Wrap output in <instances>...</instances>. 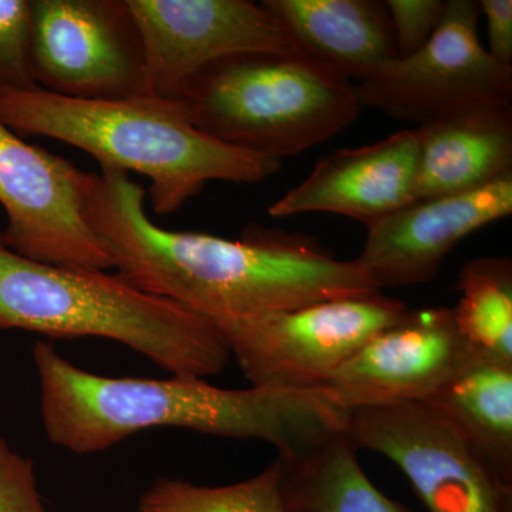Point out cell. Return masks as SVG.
Instances as JSON below:
<instances>
[{"label":"cell","instance_id":"8fae6325","mask_svg":"<svg viewBox=\"0 0 512 512\" xmlns=\"http://www.w3.org/2000/svg\"><path fill=\"white\" fill-rule=\"evenodd\" d=\"M84 171L26 143L0 119L3 232L16 254L46 264L107 271L113 259L83 211Z\"/></svg>","mask_w":512,"mask_h":512},{"label":"cell","instance_id":"cb8c5ba5","mask_svg":"<svg viewBox=\"0 0 512 512\" xmlns=\"http://www.w3.org/2000/svg\"><path fill=\"white\" fill-rule=\"evenodd\" d=\"M480 12L487 19V52L497 62L512 66L511 0H481Z\"/></svg>","mask_w":512,"mask_h":512},{"label":"cell","instance_id":"d6986e66","mask_svg":"<svg viewBox=\"0 0 512 512\" xmlns=\"http://www.w3.org/2000/svg\"><path fill=\"white\" fill-rule=\"evenodd\" d=\"M457 328L476 352L512 362V259L487 256L461 268Z\"/></svg>","mask_w":512,"mask_h":512},{"label":"cell","instance_id":"4fadbf2b","mask_svg":"<svg viewBox=\"0 0 512 512\" xmlns=\"http://www.w3.org/2000/svg\"><path fill=\"white\" fill-rule=\"evenodd\" d=\"M511 212L512 174L476 190L416 200L367 225L356 261L382 291L426 284L461 239Z\"/></svg>","mask_w":512,"mask_h":512},{"label":"cell","instance_id":"603a6c76","mask_svg":"<svg viewBox=\"0 0 512 512\" xmlns=\"http://www.w3.org/2000/svg\"><path fill=\"white\" fill-rule=\"evenodd\" d=\"M0 512H46L35 463L0 436Z\"/></svg>","mask_w":512,"mask_h":512},{"label":"cell","instance_id":"8992f818","mask_svg":"<svg viewBox=\"0 0 512 512\" xmlns=\"http://www.w3.org/2000/svg\"><path fill=\"white\" fill-rule=\"evenodd\" d=\"M383 292L212 323L254 387L316 390L357 350L409 313Z\"/></svg>","mask_w":512,"mask_h":512},{"label":"cell","instance_id":"44dd1931","mask_svg":"<svg viewBox=\"0 0 512 512\" xmlns=\"http://www.w3.org/2000/svg\"><path fill=\"white\" fill-rule=\"evenodd\" d=\"M29 0H0V90L35 89Z\"/></svg>","mask_w":512,"mask_h":512},{"label":"cell","instance_id":"7c38bea8","mask_svg":"<svg viewBox=\"0 0 512 512\" xmlns=\"http://www.w3.org/2000/svg\"><path fill=\"white\" fill-rule=\"evenodd\" d=\"M474 352L457 328L453 308L409 311L367 340L319 392L345 412L427 403Z\"/></svg>","mask_w":512,"mask_h":512},{"label":"cell","instance_id":"52a82bcc","mask_svg":"<svg viewBox=\"0 0 512 512\" xmlns=\"http://www.w3.org/2000/svg\"><path fill=\"white\" fill-rule=\"evenodd\" d=\"M343 431L396 464L429 512H512V481L433 404L349 410Z\"/></svg>","mask_w":512,"mask_h":512},{"label":"cell","instance_id":"ba28073f","mask_svg":"<svg viewBox=\"0 0 512 512\" xmlns=\"http://www.w3.org/2000/svg\"><path fill=\"white\" fill-rule=\"evenodd\" d=\"M37 87L82 100L147 93L143 40L127 0H29Z\"/></svg>","mask_w":512,"mask_h":512},{"label":"cell","instance_id":"9a60e30c","mask_svg":"<svg viewBox=\"0 0 512 512\" xmlns=\"http://www.w3.org/2000/svg\"><path fill=\"white\" fill-rule=\"evenodd\" d=\"M416 131L414 200L476 190L512 174V104L458 111Z\"/></svg>","mask_w":512,"mask_h":512},{"label":"cell","instance_id":"6da1fadb","mask_svg":"<svg viewBox=\"0 0 512 512\" xmlns=\"http://www.w3.org/2000/svg\"><path fill=\"white\" fill-rule=\"evenodd\" d=\"M146 194L117 168L84 173V215L119 275L211 323L382 292L356 259L305 235L252 227L231 241L157 227Z\"/></svg>","mask_w":512,"mask_h":512},{"label":"cell","instance_id":"5bb4252c","mask_svg":"<svg viewBox=\"0 0 512 512\" xmlns=\"http://www.w3.org/2000/svg\"><path fill=\"white\" fill-rule=\"evenodd\" d=\"M417 161L416 128L369 146L343 148L319 160L301 184L269 207L268 214L285 218L328 212L367 227L416 201Z\"/></svg>","mask_w":512,"mask_h":512},{"label":"cell","instance_id":"e0dca14e","mask_svg":"<svg viewBox=\"0 0 512 512\" xmlns=\"http://www.w3.org/2000/svg\"><path fill=\"white\" fill-rule=\"evenodd\" d=\"M345 431L293 457H279L285 512H410L360 466Z\"/></svg>","mask_w":512,"mask_h":512},{"label":"cell","instance_id":"2e32d148","mask_svg":"<svg viewBox=\"0 0 512 512\" xmlns=\"http://www.w3.org/2000/svg\"><path fill=\"white\" fill-rule=\"evenodd\" d=\"M309 59L353 84L397 59L392 22L380 0H264Z\"/></svg>","mask_w":512,"mask_h":512},{"label":"cell","instance_id":"30bf717a","mask_svg":"<svg viewBox=\"0 0 512 512\" xmlns=\"http://www.w3.org/2000/svg\"><path fill=\"white\" fill-rule=\"evenodd\" d=\"M146 56L147 93L178 100L208 64L244 53L308 57L262 3L127 0Z\"/></svg>","mask_w":512,"mask_h":512},{"label":"cell","instance_id":"3957f363","mask_svg":"<svg viewBox=\"0 0 512 512\" xmlns=\"http://www.w3.org/2000/svg\"><path fill=\"white\" fill-rule=\"evenodd\" d=\"M0 119L19 136L55 138L101 167L144 175L160 217L180 211L210 181L261 183L282 165L208 136L192 124L183 101L153 94L82 100L40 87L6 89L0 90Z\"/></svg>","mask_w":512,"mask_h":512},{"label":"cell","instance_id":"7402d4cb","mask_svg":"<svg viewBox=\"0 0 512 512\" xmlns=\"http://www.w3.org/2000/svg\"><path fill=\"white\" fill-rule=\"evenodd\" d=\"M397 59L419 52L429 42L443 18L444 0H387Z\"/></svg>","mask_w":512,"mask_h":512},{"label":"cell","instance_id":"ffe728a7","mask_svg":"<svg viewBox=\"0 0 512 512\" xmlns=\"http://www.w3.org/2000/svg\"><path fill=\"white\" fill-rule=\"evenodd\" d=\"M137 512H285L281 466L275 460L248 480L220 487L158 478L141 495Z\"/></svg>","mask_w":512,"mask_h":512},{"label":"cell","instance_id":"7a4b0ae2","mask_svg":"<svg viewBox=\"0 0 512 512\" xmlns=\"http://www.w3.org/2000/svg\"><path fill=\"white\" fill-rule=\"evenodd\" d=\"M33 362L47 439L74 454L109 450L150 429L264 441L293 457L345 430L346 413L316 390L221 389L201 377L94 375L37 340Z\"/></svg>","mask_w":512,"mask_h":512},{"label":"cell","instance_id":"277c9868","mask_svg":"<svg viewBox=\"0 0 512 512\" xmlns=\"http://www.w3.org/2000/svg\"><path fill=\"white\" fill-rule=\"evenodd\" d=\"M15 329L53 339L114 340L173 376H217L231 357L210 320L140 291L119 274L16 254L0 231V330Z\"/></svg>","mask_w":512,"mask_h":512},{"label":"cell","instance_id":"9c48e42d","mask_svg":"<svg viewBox=\"0 0 512 512\" xmlns=\"http://www.w3.org/2000/svg\"><path fill=\"white\" fill-rule=\"evenodd\" d=\"M480 16L477 0H446L439 26L419 52L355 84L362 107L421 126L473 107L512 104V66L484 49Z\"/></svg>","mask_w":512,"mask_h":512},{"label":"cell","instance_id":"5b68a950","mask_svg":"<svg viewBox=\"0 0 512 512\" xmlns=\"http://www.w3.org/2000/svg\"><path fill=\"white\" fill-rule=\"evenodd\" d=\"M178 100L198 130L282 161L350 126L363 107L355 84L309 57L244 53L208 64Z\"/></svg>","mask_w":512,"mask_h":512},{"label":"cell","instance_id":"ac0fdd59","mask_svg":"<svg viewBox=\"0 0 512 512\" xmlns=\"http://www.w3.org/2000/svg\"><path fill=\"white\" fill-rule=\"evenodd\" d=\"M427 403L512 481V362L474 352Z\"/></svg>","mask_w":512,"mask_h":512}]
</instances>
